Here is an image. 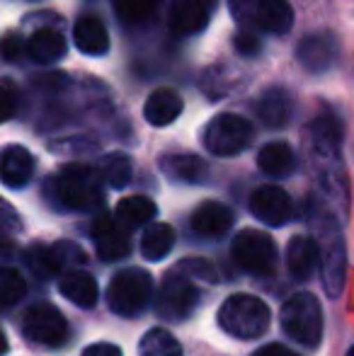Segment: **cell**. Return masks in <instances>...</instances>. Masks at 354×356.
I'll use <instances>...</instances> for the list:
<instances>
[{
    "mask_svg": "<svg viewBox=\"0 0 354 356\" xmlns=\"http://www.w3.org/2000/svg\"><path fill=\"white\" fill-rule=\"evenodd\" d=\"M99 172H102V179L112 189H124L129 182H131V172H134L131 160H129L124 153H109L102 158Z\"/></svg>",
    "mask_w": 354,
    "mask_h": 356,
    "instance_id": "cell-30",
    "label": "cell"
},
{
    "mask_svg": "<svg viewBox=\"0 0 354 356\" xmlns=\"http://www.w3.org/2000/svg\"><path fill=\"white\" fill-rule=\"evenodd\" d=\"M90 238L95 243V250L102 259L114 262V259H124L131 252V238H129V228L122 225L112 216H99L92 223Z\"/></svg>",
    "mask_w": 354,
    "mask_h": 356,
    "instance_id": "cell-11",
    "label": "cell"
},
{
    "mask_svg": "<svg viewBox=\"0 0 354 356\" xmlns=\"http://www.w3.org/2000/svg\"><path fill=\"white\" fill-rule=\"evenodd\" d=\"M17 99H19V92L13 85V80L3 78V119H13L15 109H17Z\"/></svg>",
    "mask_w": 354,
    "mask_h": 356,
    "instance_id": "cell-36",
    "label": "cell"
},
{
    "mask_svg": "<svg viewBox=\"0 0 354 356\" xmlns=\"http://www.w3.org/2000/svg\"><path fill=\"white\" fill-rule=\"evenodd\" d=\"M34 85H37L39 90H61L66 88V75L63 73H49V75H39V78H34Z\"/></svg>",
    "mask_w": 354,
    "mask_h": 356,
    "instance_id": "cell-38",
    "label": "cell"
},
{
    "mask_svg": "<svg viewBox=\"0 0 354 356\" xmlns=\"http://www.w3.org/2000/svg\"><path fill=\"white\" fill-rule=\"evenodd\" d=\"M347 356H354V347L350 349V352H347Z\"/></svg>",
    "mask_w": 354,
    "mask_h": 356,
    "instance_id": "cell-41",
    "label": "cell"
},
{
    "mask_svg": "<svg viewBox=\"0 0 354 356\" xmlns=\"http://www.w3.org/2000/svg\"><path fill=\"white\" fill-rule=\"evenodd\" d=\"M161 3L163 0H117L114 10L124 24H143L158 13Z\"/></svg>",
    "mask_w": 354,
    "mask_h": 356,
    "instance_id": "cell-31",
    "label": "cell"
},
{
    "mask_svg": "<svg viewBox=\"0 0 354 356\" xmlns=\"http://www.w3.org/2000/svg\"><path fill=\"white\" fill-rule=\"evenodd\" d=\"M172 245H175V230L168 223L148 225L146 233L141 238V254L148 262H161L170 254Z\"/></svg>",
    "mask_w": 354,
    "mask_h": 356,
    "instance_id": "cell-28",
    "label": "cell"
},
{
    "mask_svg": "<svg viewBox=\"0 0 354 356\" xmlns=\"http://www.w3.org/2000/svg\"><path fill=\"white\" fill-rule=\"evenodd\" d=\"M24 291H27V286H24V279L19 277V272H15V269H10V267H5L3 272H0V303H3L5 308L17 303L24 296Z\"/></svg>",
    "mask_w": 354,
    "mask_h": 356,
    "instance_id": "cell-32",
    "label": "cell"
},
{
    "mask_svg": "<svg viewBox=\"0 0 354 356\" xmlns=\"http://www.w3.org/2000/svg\"><path fill=\"white\" fill-rule=\"evenodd\" d=\"M233 44H236V51L241 54V56H255V54H260L262 44L260 39H257V34L252 32V27H243L241 32L236 34V39H233Z\"/></svg>",
    "mask_w": 354,
    "mask_h": 356,
    "instance_id": "cell-34",
    "label": "cell"
},
{
    "mask_svg": "<svg viewBox=\"0 0 354 356\" xmlns=\"http://www.w3.org/2000/svg\"><path fill=\"white\" fill-rule=\"evenodd\" d=\"M182 97L177 90L172 88H158L148 95L146 104H143V117L153 127H168L182 114Z\"/></svg>",
    "mask_w": 354,
    "mask_h": 356,
    "instance_id": "cell-17",
    "label": "cell"
},
{
    "mask_svg": "<svg viewBox=\"0 0 354 356\" xmlns=\"http://www.w3.org/2000/svg\"><path fill=\"white\" fill-rule=\"evenodd\" d=\"M291 97L287 95V90L282 88H269L262 92V97L257 99V117L262 119L265 127L282 129L291 119Z\"/></svg>",
    "mask_w": 354,
    "mask_h": 356,
    "instance_id": "cell-22",
    "label": "cell"
},
{
    "mask_svg": "<svg viewBox=\"0 0 354 356\" xmlns=\"http://www.w3.org/2000/svg\"><path fill=\"white\" fill-rule=\"evenodd\" d=\"M27 51V44H24V39L19 37V34H5V39H3V56H5V61H17L22 54Z\"/></svg>",
    "mask_w": 354,
    "mask_h": 356,
    "instance_id": "cell-35",
    "label": "cell"
},
{
    "mask_svg": "<svg viewBox=\"0 0 354 356\" xmlns=\"http://www.w3.org/2000/svg\"><path fill=\"white\" fill-rule=\"evenodd\" d=\"M161 170L168 179L172 182H184V184H199L207 179L209 168L202 158L189 153H177V155H166L161 160Z\"/></svg>",
    "mask_w": 354,
    "mask_h": 356,
    "instance_id": "cell-20",
    "label": "cell"
},
{
    "mask_svg": "<svg viewBox=\"0 0 354 356\" xmlns=\"http://www.w3.org/2000/svg\"><path fill=\"white\" fill-rule=\"evenodd\" d=\"M218 325L238 339H257L269 327V308L257 296H228L218 308Z\"/></svg>",
    "mask_w": 354,
    "mask_h": 356,
    "instance_id": "cell-2",
    "label": "cell"
},
{
    "mask_svg": "<svg viewBox=\"0 0 354 356\" xmlns=\"http://www.w3.org/2000/svg\"><path fill=\"white\" fill-rule=\"evenodd\" d=\"M78 262H86V252L76 243H68V240H61V243H54V245H32L24 252V264L39 279H51L66 264H78Z\"/></svg>",
    "mask_w": 354,
    "mask_h": 356,
    "instance_id": "cell-10",
    "label": "cell"
},
{
    "mask_svg": "<svg viewBox=\"0 0 354 356\" xmlns=\"http://www.w3.org/2000/svg\"><path fill=\"white\" fill-rule=\"evenodd\" d=\"M231 254L238 267L252 277H269L277 269V243L262 230H241L233 238Z\"/></svg>",
    "mask_w": 354,
    "mask_h": 356,
    "instance_id": "cell-5",
    "label": "cell"
},
{
    "mask_svg": "<svg viewBox=\"0 0 354 356\" xmlns=\"http://www.w3.org/2000/svg\"><path fill=\"white\" fill-rule=\"evenodd\" d=\"M199 303V289H197V279L189 277L184 269L179 272H170L161 284L156 298V310L163 320H187L194 313Z\"/></svg>",
    "mask_w": 354,
    "mask_h": 356,
    "instance_id": "cell-6",
    "label": "cell"
},
{
    "mask_svg": "<svg viewBox=\"0 0 354 356\" xmlns=\"http://www.w3.org/2000/svg\"><path fill=\"white\" fill-rule=\"evenodd\" d=\"M233 225V211L221 202H204L192 213V230L202 238H221Z\"/></svg>",
    "mask_w": 354,
    "mask_h": 356,
    "instance_id": "cell-16",
    "label": "cell"
},
{
    "mask_svg": "<svg viewBox=\"0 0 354 356\" xmlns=\"http://www.w3.org/2000/svg\"><path fill=\"white\" fill-rule=\"evenodd\" d=\"M250 211L265 225H284L291 216V199L282 187L262 184L252 192Z\"/></svg>",
    "mask_w": 354,
    "mask_h": 356,
    "instance_id": "cell-12",
    "label": "cell"
},
{
    "mask_svg": "<svg viewBox=\"0 0 354 356\" xmlns=\"http://www.w3.org/2000/svg\"><path fill=\"white\" fill-rule=\"evenodd\" d=\"M58 291H61L63 298L81 305V308H92V305L97 303V296H99L95 277L88 272H81V269L63 274L61 282H58Z\"/></svg>",
    "mask_w": 354,
    "mask_h": 356,
    "instance_id": "cell-23",
    "label": "cell"
},
{
    "mask_svg": "<svg viewBox=\"0 0 354 356\" xmlns=\"http://www.w3.org/2000/svg\"><path fill=\"white\" fill-rule=\"evenodd\" d=\"M252 138V127L241 114H218L204 129V145L218 158H231L248 148Z\"/></svg>",
    "mask_w": 354,
    "mask_h": 356,
    "instance_id": "cell-7",
    "label": "cell"
},
{
    "mask_svg": "<svg viewBox=\"0 0 354 356\" xmlns=\"http://www.w3.org/2000/svg\"><path fill=\"white\" fill-rule=\"evenodd\" d=\"M257 168L269 177H289L296 170V153L287 143H267L257 153Z\"/></svg>",
    "mask_w": 354,
    "mask_h": 356,
    "instance_id": "cell-25",
    "label": "cell"
},
{
    "mask_svg": "<svg viewBox=\"0 0 354 356\" xmlns=\"http://www.w3.org/2000/svg\"><path fill=\"white\" fill-rule=\"evenodd\" d=\"M153 279L143 269H122L107 289L109 310L122 318H136L151 305Z\"/></svg>",
    "mask_w": 354,
    "mask_h": 356,
    "instance_id": "cell-4",
    "label": "cell"
},
{
    "mask_svg": "<svg viewBox=\"0 0 354 356\" xmlns=\"http://www.w3.org/2000/svg\"><path fill=\"white\" fill-rule=\"evenodd\" d=\"M138 352H141V356H184L177 339L163 327H156L143 334Z\"/></svg>",
    "mask_w": 354,
    "mask_h": 356,
    "instance_id": "cell-29",
    "label": "cell"
},
{
    "mask_svg": "<svg viewBox=\"0 0 354 356\" xmlns=\"http://www.w3.org/2000/svg\"><path fill=\"white\" fill-rule=\"evenodd\" d=\"M301 66L311 73H325L337 61V42L330 34H311L296 49Z\"/></svg>",
    "mask_w": 354,
    "mask_h": 356,
    "instance_id": "cell-14",
    "label": "cell"
},
{
    "mask_svg": "<svg viewBox=\"0 0 354 356\" xmlns=\"http://www.w3.org/2000/svg\"><path fill=\"white\" fill-rule=\"evenodd\" d=\"M228 8H231V15L243 27H255L257 0H228Z\"/></svg>",
    "mask_w": 354,
    "mask_h": 356,
    "instance_id": "cell-33",
    "label": "cell"
},
{
    "mask_svg": "<svg viewBox=\"0 0 354 356\" xmlns=\"http://www.w3.org/2000/svg\"><path fill=\"white\" fill-rule=\"evenodd\" d=\"M3 182L10 189H19L32 179L34 175V158L22 145H8L3 150V163H0Z\"/></svg>",
    "mask_w": 354,
    "mask_h": 356,
    "instance_id": "cell-19",
    "label": "cell"
},
{
    "mask_svg": "<svg viewBox=\"0 0 354 356\" xmlns=\"http://www.w3.org/2000/svg\"><path fill=\"white\" fill-rule=\"evenodd\" d=\"M216 0H172L170 29L179 37H192L207 29Z\"/></svg>",
    "mask_w": 354,
    "mask_h": 356,
    "instance_id": "cell-13",
    "label": "cell"
},
{
    "mask_svg": "<svg viewBox=\"0 0 354 356\" xmlns=\"http://www.w3.org/2000/svg\"><path fill=\"white\" fill-rule=\"evenodd\" d=\"M179 269H184V272H187L189 277H194V279H207V282H211V279H214L211 264L204 262V259H184V262L179 264Z\"/></svg>",
    "mask_w": 354,
    "mask_h": 356,
    "instance_id": "cell-37",
    "label": "cell"
},
{
    "mask_svg": "<svg viewBox=\"0 0 354 356\" xmlns=\"http://www.w3.org/2000/svg\"><path fill=\"white\" fill-rule=\"evenodd\" d=\"M293 24V10L287 0H257L255 27L269 34H287Z\"/></svg>",
    "mask_w": 354,
    "mask_h": 356,
    "instance_id": "cell-21",
    "label": "cell"
},
{
    "mask_svg": "<svg viewBox=\"0 0 354 356\" xmlns=\"http://www.w3.org/2000/svg\"><path fill=\"white\" fill-rule=\"evenodd\" d=\"M282 330L303 347H318L323 339V310L316 296H291L282 305Z\"/></svg>",
    "mask_w": 354,
    "mask_h": 356,
    "instance_id": "cell-3",
    "label": "cell"
},
{
    "mask_svg": "<svg viewBox=\"0 0 354 356\" xmlns=\"http://www.w3.org/2000/svg\"><path fill=\"white\" fill-rule=\"evenodd\" d=\"M328 225V223H325ZM321 225L323 243H321V277L325 293L330 298H337L345 289L347 277V252H345V240H342L340 230L330 223V228Z\"/></svg>",
    "mask_w": 354,
    "mask_h": 356,
    "instance_id": "cell-9",
    "label": "cell"
},
{
    "mask_svg": "<svg viewBox=\"0 0 354 356\" xmlns=\"http://www.w3.org/2000/svg\"><path fill=\"white\" fill-rule=\"evenodd\" d=\"M22 332L39 347H61L68 337V323L56 305L37 303L24 313Z\"/></svg>",
    "mask_w": 354,
    "mask_h": 356,
    "instance_id": "cell-8",
    "label": "cell"
},
{
    "mask_svg": "<svg viewBox=\"0 0 354 356\" xmlns=\"http://www.w3.org/2000/svg\"><path fill=\"white\" fill-rule=\"evenodd\" d=\"M311 136H313V145L321 155L325 158H337L340 153V141H342V127L335 117L330 114H323L316 122L311 124Z\"/></svg>",
    "mask_w": 354,
    "mask_h": 356,
    "instance_id": "cell-26",
    "label": "cell"
},
{
    "mask_svg": "<svg viewBox=\"0 0 354 356\" xmlns=\"http://www.w3.org/2000/svg\"><path fill=\"white\" fill-rule=\"evenodd\" d=\"M73 39H76L78 51L86 56H104L109 51V32L102 24V19L95 15H83L73 27Z\"/></svg>",
    "mask_w": 354,
    "mask_h": 356,
    "instance_id": "cell-18",
    "label": "cell"
},
{
    "mask_svg": "<svg viewBox=\"0 0 354 356\" xmlns=\"http://www.w3.org/2000/svg\"><path fill=\"white\" fill-rule=\"evenodd\" d=\"M158 209L156 204L148 197H127L117 204V211H114V218L122 225L131 228H141V225H148L153 218H156Z\"/></svg>",
    "mask_w": 354,
    "mask_h": 356,
    "instance_id": "cell-27",
    "label": "cell"
},
{
    "mask_svg": "<svg viewBox=\"0 0 354 356\" xmlns=\"http://www.w3.org/2000/svg\"><path fill=\"white\" fill-rule=\"evenodd\" d=\"M27 56L34 63H44V66L56 63L58 58L66 56V39L56 29H39V32H34L29 37Z\"/></svg>",
    "mask_w": 354,
    "mask_h": 356,
    "instance_id": "cell-24",
    "label": "cell"
},
{
    "mask_svg": "<svg viewBox=\"0 0 354 356\" xmlns=\"http://www.w3.org/2000/svg\"><path fill=\"white\" fill-rule=\"evenodd\" d=\"M83 356H122V352H119V347H114V344L99 342V344H90L86 352H83Z\"/></svg>",
    "mask_w": 354,
    "mask_h": 356,
    "instance_id": "cell-39",
    "label": "cell"
},
{
    "mask_svg": "<svg viewBox=\"0 0 354 356\" xmlns=\"http://www.w3.org/2000/svg\"><path fill=\"white\" fill-rule=\"evenodd\" d=\"M47 197L54 207L66 211H95L104 202L102 172L81 163L66 165L61 172L49 177Z\"/></svg>",
    "mask_w": 354,
    "mask_h": 356,
    "instance_id": "cell-1",
    "label": "cell"
},
{
    "mask_svg": "<svg viewBox=\"0 0 354 356\" xmlns=\"http://www.w3.org/2000/svg\"><path fill=\"white\" fill-rule=\"evenodd\" d=\"M252 356H298L296 352H291V349L282 347V344H267V347L257 349Z\"/></svg>",
    "mask_w": 354,
    "mask_h": 356,
    "instance_id": "cell-40",
    "label": "cell"
},
{
    "mask_svg": "<svg viewBox=\"0 0 354 356\" xmlns=\"http://www.w3.org/2000/svg\"><path fill=\"white\" fill-rule=\"evenodd\" d=\"M287 267L289 274L298 282H306L321 269V243L308 235H296L291 238L287 248Z\"/></svg>",
    "mask_w": 354,
    "mask_h": 356,
    "instance_id": "cell-15",
    "label": "cell"
}]
</instances>
